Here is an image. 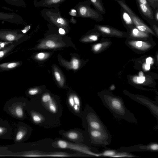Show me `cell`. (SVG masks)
<instances>
[{
	"instance_id": "6da1fadb",
	"label": "cell",
	"mask_w": 158,
	"mask_h": 158,
	"mask_svg": "<svg viewBox=\"0 0 158 158\" xmlns=\"http://www.w3.org/2000/svg\"><path fill=\"white\" fill-rule=\"evenodd\" d=\"M99 97L104 106L116 118L132 123H138L135 115L126 107L121 98L110 93H103Z\"/></svg>"
},
{
	"instance_id": "7a4b0ae2",
	"label": "cell",
	"mask_w": 158,
	"mask_h": 158,
	"mask_svg": "<svg viewBox=\"0 0 158 158\" xmlns=\"http://www.w3.org/2000/svg\"><path fill=\"white\" fill-rule=\"evenodd\" d=\"M40 13L45 20L59 28H63L65 30L69 27V20L61 15L59 8H44Z\"/></svg>"
},
{
	"instance_id": "3957f363",
	"label": "cell",
	"mask_w": 158,
	"mask_h": 158,
	"mask_svg": "<svg viewBox=\"0 0 158 158\" xmlns=\"http://www.w3.org/2000/svg\"><path fill=\"white\" fill-rule=\"evenodd\" d=\"M91 5L87 0L78 2L74 7L77 11V17L90 19L97 22L102 21L104 18L102 15L92 8Z\"/></svg>"
},
{
	"instance_id": "277c9868",
	"label": "cell",
	"mask_w": 158,
	"mask_h": 158,
	"mask_svg": "<svg viewBox=\"0 0 158 158\" xmlns=\"http://www.w3.org/2000/svg\"><path fill=\"white\" fill-rule=\"evenodd\" d=\"M91 142L96 146H107L111 141L112 136L109 131L89 129Z\"/></svg>"
},
{
	"instance_id": "5b68a950",
	"label": "cell",
	"mask_w": 158,
	"mask_h": 158,
	"mask_svg": "<svg viewBox=\"0 0 158 158\" xmlns=\"http://www.w3.org/2000/svg\"><path fill=\"white\" fill-rule=\"evenodd\" d=\"M117 2L121 7L129 14L135 27L136 28L141 31L155 35L152 30L125 3L121 0H118Z\"/></svg>"
},
{
	"instance_id": "8992f818",
	"label": "cell",
	"mask_w": 158,
	"mask_h": 158,
	"mask_svg": "<svg viewBox=\"0 0 158 158\" xmlns=\"http://www.w3.org/2000/svg\"><path fill=\"white\" fill-rule=\"evenodd\" d=\"M26 36L19 30L0 29V41L2 42L11 43L23 40Z\"/></svg>"
},
{
	"instance_id": "52a82bcc",
	"label": "cell",
	"mask_w": 158,
	"mask_h": 158,
	"mask_svg": "<svg viewBox=\"0 0 158 158\" xmlns=\"http://www.w3.org/2000/svg\"><path fill=\"white\" fill-rule=\"evenodd\" d=\"M58 148L62 149H69L94 156H99L100 153L92 151L88 147L73 143L62 140H58L56 143Z\"/></svg>"
},
{
	"instance_id": "ba28073f",
	"label": "cell",
	"mask_w": 158,
	"mask_h": 158,
	"mask_svg": "<svg viewBox=\"0 0 158 158\" xmlns=\"http://www.w3.org/2000/svg\"><path fill=\"white\" fill-rule=\"evenodd\" d=\"M134 101L147 107L153 115L158 120V105L157 103L146 97L136 95H129Z\"/></svg>"
},
{
	"instance_id": "9c48e42d",
	"label": "cell",
	"mask_w": 158,
	"mask_h": 158,
	"mask_svg": "<svg viewBox=\"0 0 158 158\" xmlns=\"http://www.w3.org/2000/svg\"><path fill=\"white\" fill-rule=\"evenodd\" d=\"M117 150L130 153L140 151L158 152V144L157 143L152 142L146 145L140 144L128 147H122Z\"/></svg>"
},
{
	"instance_id": "30bf717a",
	"label": "cell",
	"mask_w": 158,
	"mask_h": 158,
	"mask_svg": "<svg viewBox=\"0 0 158 158\" xmlns=\"http://www.w3.org/2000/svg\"><path fill=\"white\" fill-rule=\"evenodd\" d=\"M89 129L108 131L106 126L102 123L98 116L94 112H91L88 117Z\"/></svg>"
},
{
	"instance_id": "8fae6325",
	"label": "cell",
	"mask_w": 158,
	"mask_h": 158,
	"mask_svg": "<svg viewBox=\"0 0 158 158\" xmlns=\"http://www.w3.org/2000/svg\"><path fill=\"white\" fill-rule=\"evenodd\" d=\"M0 20L19 25L25 23L22 17L15 13H6L0 11Z\"/></svg>"
},
{
	"instance_id": "7c38bea8",
	"label": "cell",
	"mask_w": 158,
	"mask_h": 158,
	"mask_svg": "<svg viewBox=\"0 0 158 158\" xmlns=\"http://www.w3.org/2000/svg\"><path fill=\"white\" fill-rule=\"evenodd\" d=\"M95 26L97 30L105 35L122 36L123 34L121 31L109 26L99 24H96Z\"/></svg>"
},
{
	"instance_id": "4fadbf2b",
	"label": "cell",
	"mask_w": 158,
	"mask_h": 158,
	"mask_svg": "<svg viewBox=\"0 0 158 158\" xmlns=\"http://www.w3.org/2000/svg\"><path fill=\"white\" fill-rule=\"evenodd\" d=\"M67 0H40L34 1L35 7H44L48 8H59V6Z\"/></svg>"
},
{
	"instance_id": "5bb4252c",
	"label": "cell",
	"mask_w": 158,
	"mask_h": 158,
	"mask_svg": "<svg viewBox=\"0 0 158 158\" xmlns=\"http://www.w3.org/2000/svg\"><path fill=\"white\" fill-rule=\"evenodd\" d=\"M23 40L14 42L10 45L6 46L1 49L0 50V61L12 53L15 47L23 42Z\"/></svg>"
},
{
	"instance_id": "9a60e30c",
	"label": "cell",
	"mask_w": 158,
	"mask_h": 158,
	"mask_svg": "<svg viewBox=\"0 0 158 158\" xmlns=\"http://www.w3.org/2000/svg\"><path fill=\"white\" fill-rule=\"evenodd\" d=\"M23 64L21 61H14L0 63V72L9 71L16 69Z\"/></svg>"
},
{
	"instance_id": "2e32d148",
	"label": "cell",
	"mask_w": 158,
	"mask_h": 158,
	"mask_svg": "<svg viewBox=\"0 0 158 158\" xmlns=\"http://www.w3.org/2000/svg\"><path fill=\"white\" fill-rule=\"evenodd\" d=\"M121 17L124 24L130 29L135 27L129 14L121 7Z\"/></svg>"
},
{
	"instance_id": "e0dca14e",
	"label": "cell",
	"mask_w": 158,
	"mask_h": 158,
	"mask_svg": "<svg viewBox=\"0 0 158 158\" xmlns=\"http://www.w3.org/2000/svg\"><path fill=\"white\" fill-rule=\"evenodd\" d=\"M139 9L141 13L149 20L154 19V15L150 6L144 5L137 1Z\"/></svg>"
},
{
	"instance_id": "ac0fdd59",
	"label": "cell",
	"mask_w": 158,
	"mask_h": 158,
	"mask_svg": "<svg viewBox=\"0 0 158 158\" xmlns=\"http://www.w3.org/2000/svg\"><path fill=\"white\" fill-rule=\"evenodd\" d=\"M129 44L132 47L141 50H145L151 47L149 43L139 40H131L129 42Z\"/></svg>"
},
{
	"instance_id": "d6986e66",
	"label": "cell",
	"mask_w": 158,
	"mask_h": 158,
	"mask_svg": "<svg viewBox=\"0 0 158 158\" xmlns=\"http://www.w3.org/2000/svg\"><path fill=\"white\" fill-rule=\"evenodd\" d=\"M60 44L51 40L44 41L38 45L37 48L38 49L54 48L60 47Z\"/></svg>"
},
{
	"instance_id": "ffe728a7",
	"label": "cell",
	"mask_w": 158,
	"mask_h": 158,
	"mask_svg": "<svg viewBox=\"0 0 158 158\" xmlns=\"http://www.w3.org/2000/svg\"><path fill=\"white\" fill-rule=\"evenodd\" d=\"M130 34L133 37L139 38H146L149 36V33L141 31L135 27L130 30Z\"/></svg>"
},
{
	"instance_id": "44dd1931",
	"label": "cell",
	"mask_w": 158,
	"mask_h": 158,
	"mask_svg": "<svg viewBox=\"0 0 158 158\" xmlns=\"http://www.w3.org/2000/svg\"><path fill=\"white\" fill-rule=\"evenodd\" d=\"M92 5L96 10L102 15H104L106 13V10L102 0H87Z\"/></svg>"
},
{
	"instance_id": "7402d4cb",
	"label": "cell",
	"mask_w": 158,
	"mask_h": 158,
	"mask_svg": "<svg viewBox=\"0 0 158 158\" xmlns=\"http://www.w3.org/2000/svg\"><path fill=\"white\" fill-rule=\"evenodd\" d=\"M6 3L19 7L25 8L26 4L24 0H4Z\"/></svg>"
},
{
	"instance_id": "603a6c76",
	"label": "cell",
	"mask_w": 158,
	"mask_h": 158,
	"mask_svg": "<svg viewBox=\"0 0 158 158\" xmlns=\"http://www.w3.org/2000/svg\"><path fill=\"white\" fill-rule=\"evenodd\" d=\"M54 75L56 81L59 85L62 86L63 85L64 81L60 73L56 69H54Z\"/></svg>"
},
{
	"instance_id": "cb8c5ba5",
	"label": "cell",
	"mask_w": 158,
	"mask_h": 158,
	"mask_svg": "<svg viewBox=\"0 0 158 158\" xmlns=\"http://www.w3.org/2000/svg\"><path fill=\"white\" fill-rule=\"evenodd\" d=\"M98 39V35L96 34L89 35L84 38L83 41H97Z\"/></svg>"
},
{
	"instance_id": "d4e9b609",
	"label": "cell",
	"mask_w": 158,
	"mask_h": 158,
	"mask_svg": "<svg viewBox=\"0 0 158 158\" xmlns=\"http://www.w3.org/2000/svg\"><path fill=\"white\" fill-rule=\"evenodd\" d=\"M49 56V54L47 53L40 52L34 56V59L38 60H43L47 58Z\"/></svg>"
},
{
	"instance_id": "484cf974",
	"label": "cell",
	"mask_w": 158,
	"mask_h": 158,
	"mask_svg": "<svg viewBox=\"0 0 158 158\" xmlns=\"http://www.w3.org/2000/svg\"><path fill=\"white\" fill-rule=\"evenodd\" d=\"M70 64H71V65L69 66L71 69L76 70L79 67V62L77 59L74 58L72 60Z\"/></svg>"
},
{
	"instance_id": "4316f807",
	"label": "cell",
	"mask_w": 158,
	"mask_h": 158,
	"mask_svg": "<svg viewBox=\"0 0 158 158\" xmlns=\"http://www.w3.org/2000/svg\"><path fill=\"white\" fill-rule=\"evenodd\" d=\"M48 107L52 113H55L57 111V108L55 104L51 99L48 102Z\"/></svg>"
},
{
	"instance_id": "83f0119b",
	"label": "cell",
	"mask_w": 158,
	"mask_h": 158,
	"mask_svg": "<svg viewBox=\"0 0 158 158\" xmlns=\"http://www.w3.org/2000/svg\"><path fill=\"white\" fill-rule=\"evenodd\" d=\"M15 112L16 115L19 117H22L23 114V109L20 106H17L15 108Z\"/></svg>"
},
{
	"instance_id": "f1b7e54d",
	"label": "cell",
	"mask_w": 158,
	"mask_h": 158,
	"mask_svg": "<svg viewBox=\"0 0 158 158\" xmlns=\"http://www.w3.org/2000/svg\"><path fill=\"white\" fill-rule=\"evenodd\" d=\"M67 136L70 139H74L77 138L78 135L76 132L71 131L68 133L67 134Z\"/></svg>"
},
{
	"instance_id": "f546056e",
	"label": "cell",
	"mask_w": 158,
	"mask_h": 158,
	"mask_svg": "<svg viewBox=\"0 0 158 158\" xmlns=\"http://www.w3.org/2000/svg\"><path fill=\"white\" fill-rule=\"evenodd\" d=\"M133 79L135 82L142 84L145 81V77L144 76L142 77H135L133 78Z\"/></svg>"
},
{
	"instance_id": "4dcf8cb0",
	"label": "cell",
	"mask_w": 158,
	"mask_h": 158,
	"mask_svg": "<svg viewBox=\"0 0 158 158\" xmlns=\"http://www.w3.org/2000/svg\"><path fill=\"white\" fill-rule=\"evenodd\" d=\"M52 99L51 97L49 94H45L43 95L42 98V102H49Z\"/></svg>"
},
{
	"instance_id": "1f68e13d",
	"label": "cell",
	"mask_w": 158,
	"mask_h": 158,
	"mask_svg": "<svg viewBox=\"0 0 158 158\" xmlns=\"http://www.w3.org/2000/svg\"><path fill=\"white\" fill-rule=\"evenodd\" d=\"M24 132L22 131H19L16 134V139L17 141L21 140L23 137L24 135Z\"/></svg>"
},
{
	"instance_id": "d6a6232c",
	"label": "cell",
	"mask_w": 158,
	"mask_h": 158,
	"mask_svg": "<svg viewBox=\"0 0 158 158\" xmlns=\"http://www.w3.org/2000/svg\"><path fill=\"white\" fill-rule=\"evenodd\" d=\"M39 92V90L36 88H32L29 89L28 91V94L31 95H34L36 94Z\"/></svg>"
},
{
	"instance_id": "836d02e7",
	"label": "cell",
	"mask_w": 158,
	"mask_h": 158,
	"mask_svg": "<svg viewBox=\"0 0 158 158\" xmlns=\"http://www.w3.org/2000/svg\"><path fill=\"white\" fill-rule=\"evenodd\" d=\"M33 121L36 123H40L42 120V118L39 115L35 114L32 117Z\"/></svg>"
},
{
	"instance_id": "e575fe53",
	"label": "cell",
	"mask_w": 158,
	"mask_h": 158,
	"mask_svg": "<svg viewBox=\"0 0 158 158\" xmlns=\"http://www.w3.org/2000/svg\"><path fill=\"white\" fill-rule=\"evenodd\" d=\"M103 46V44L102 43H98L94 45L93 47V50L95 52L99 51Z\"/></svg>"
},
{
	"instance_id": "d590c367",
	"label": "cell",
	"mask_w": 158,
	"mask_h": 158,
	"mask_svg": "<svg viewBox=\"0 0 158 158\" xmlns=\"http://www.w3.org/2000/svg\"><path fill=\"white\" fill-rule=\"evenodd\" d=\"M150 6L153 8H156L157 7L158 3L156 2L155 0H147Z\"/></svg>"
},
{
	"instance_id": "8d00e7d4",
	"label": "cell",
	"mask_w": 158,
	"mask_h": 158,
	"mask_svg": "<svg viewBox=\"0 0 158 158\" xmlns=\"http://www.w3.org/2000/svg\"><path fill=\"white\" fill-rule=\"evenodd\" d=\"M69 103L70 106L73 107V106L74 105V102L73 98V95H71L69 97Z\"/></svg>"
},
{
	"instance_id": "74e56055",
	"label": "cell",
	"mask_w": 158,
	"mask_h": 158,
	"mask_svg": "<svg viewBox=\"0 0 158 158\" xmlns=\"http://www.w3.org/2000/svg\"><path fill=\"white\" fill-rule=\"evenodd\" d=\"M74 104L77 105L79 107L80 105V101L78 97L76 95H73Z\"/></svg>"
},
{
	"instance_id": "f35d334b",
	"label": "cell",
	"mask_w": 158,
	"mask_h": 158,
	"mask_svg": "<svg viewBox=\"0 0 158 158\" xmlns=\"http://www.w3.org/2000/svg\"><path fill=\"white\" fill-rule=\"evenodd\" d=\"M69 14L73 16H77V13L76 10L74 9H71L69 12Z\"/></svg>"
},
{
	"instance_id": "ab89813d",
	"label": "cell",
	"mask_w": 158,
	"mask_h": 158,
	"mask_svg": "<svg viewBox=\"0 0 158 158\" xmlns=\"http://www.w3.org/2000/svg\"><path fill=\"white\" fill-rule=\"evenodd\" d=\"M140 3L148 6H150L147 0H137Z\"/></svg>"
},
{
	"instance_id": "60d3db41",
	"label": "cell",
	"mask_w": 158,
	"mask_h": 158,
	"mask_svg": "<svg viewBox=\"0 0 158 158\" xmlns=\"http://www.w3.org/2000/svg\"><path fill=\"white\" fill-rule=\"evenodd\" d=\"M58 32L59 33L62 35L65 34L66 32L65 31L64 29L61 28H60L58 30Z\"/></svg>"
},
{
	"instance_id": "b9f144b4",
	"label": "cell",
	"mask_w": 158,
	"mask_h": 158,
	"mask_svg": "<svg viewBox=\"0 0 158 158\" xmlns=\"http://www.w3.org/2000/svg\"><path fill=\"white\" fill-rule=\"evenodd\" d=\"M152 59L150 57L147 58L146 60V63L147 64H150L152 62Z\"/></svg>"
},
{
	"instance_id": "7bdbcfd3",
	"label": "cell",
	"mask_w": 158,
	"mask_h": 158,
	"mask_svg": "<svg viewBox=\"0 0 158 158\" xmlns=\"http://www.w3.org/2000/svg\"><path fill=\"white\" fill-rule=\"evenodd\" d=\"M7 42H0V50L2 49V48H4L5 47H6L5 45L6 44Z\"/></svg>"
},
{
	"instance_id": "ee69618b",
	"label": "cell",
	"mask_w": 158,
	"mask_h": 158,
	"mask_svg": "<svg viewBox=\"0 0 158 158\" xmlns=\"http://www.w3.org/2000/svg\"><path fill=\"white\" fill-rule=\"evenodd\" d=\"M154 18L158 22V11L157 10L154 15Z\"/></svg>"
},
{
	"instance_id": "f6af8a7d",
	"label": "cell",
	"mask_w": 158,
	"mask_h": 158,
	"mask_svg": "<svg viewBox=\"0 0 158 158\" xmlns=\"http://www.w3.org/2000/svg\"><path fill=\"white\" fill-rule=\"evenodd\" d=\"M79 107L77 105L74 104L73 108L75 111H78L79 110Z\"/></svg>"
},
{
	"instance_id": "bcb514c9",
	"label": "cell",
	"mask_w": 158,
	"mask_h": 158,
	"mask_svg": "<svg viewBox=\"0 0 158 158\" xmlns=\"http://www.w3.org/2000/svg\"><path fill=\"white\" fill-rule=\"evenodd\" d=\"M71 23H76V19L73 17H71L69 20Z\"/></svg>"
},
{
	"instance_id": "7dc6e473",
	"label": "cell",
	"mask_w": 158,
	"mask_h": 158,
	"mask_svg": "<svg viewBox=\"0 0 158 158\" xmlns=\"http://www.w3.org/2000/svg\"><path fill=\"white\" fill-rule=\"evenodd\" d=\"M150 64H145V68L146 70H148L150 69Z\"/></svg>"
},
{
	"instance_id": "c3c4849f",
	"label": "cell",
	"mask_w": 158,
	"mask_h": 158,
	"mask_svg": "<svg viewBox=\"0 0 158 158\" xmlns=\"http://www.w3.org/2000/svg\"><path fill=\"white\" fill-rule=\"evenodd\" d=\"M153 28L156 32V34H158V27L156 25H154L153 26Z\"/></svg>"
},
{
	"instance_id": "681fc988",
	"label": "cell",
	"mask_w": 158,
	"mask_h": 158,
	"mask_svg": "<svg viewBox=\"0 0 158 158\" xmlns=\"http://www.w3.org/2000/svg\"><path fill=\"white\" fill-rule=\"evenodd\" d=\"M139 77H143V73L142 71H140L139 73Z\"/></svg>"
},
{
	"instance_id": "f907efd6",
	"label": "cell",
	"mask_w": 158,
	"mask_h": 158,
	"mask_svg": "<svg viewBox=\"0 0 158 158\" xmlns=\"http://www.w3.org/2000/svg\"><path fill=\"white\" fill-rule=\"evenodd\" d=\"M4 131V130L3 128L0 127V134H1Z\"/></svg>"
},
{
	"instance_id": "816d5d0a",
	"label": "cell",
	"mask_w": 158,
	"mask_h": 158,
	"mask_svg": "<svg viewBox=\"0 0 158 158\" xmlns=\"http://www.w3.org/2000/svg\"><path fill=\"white\" fill-rule=\"evenodd\" d=\"M156 2L158 3V0H155Z\"/></svg>"
}]
</instances>
